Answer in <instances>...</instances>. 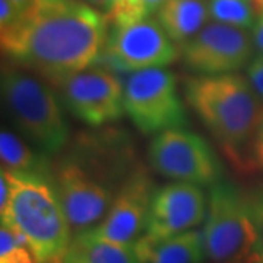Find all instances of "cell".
<instances>
[{
    "label": "cell",
    "instance_id": "1",
    "mask_svg": "<svg viewBox=\"0 0 263 263\" xmlns=\"http://www.w3.org/2000/svg\"><path fill=\"white\" fill-rule=\"evenodd\" d=\"M107 37L105 13L84 0H35L2 50L57 86L94 65Z\"/></svg>",
    "mask_w": 263,
    "mask_h": 263
},
{
    "label": "cell",
    "instance_id": "2",
    "mask_svg": "<svg viewBox=\"0 0 263 263\" xmlns=\"http://www.w3.org/2000/svg\"><path fill=\"white\" fill-rule=\"evenodd\" d=\"M184 95L233 164L252 167V143L263 105L247 76L237 72L190 76L184 81Z\"/></svg>",
    "mask_w": 263,
    "mask_h": 263
},
{
    "label": "cell",
    "instance_id": "3",
    "mask_svg": "<svg viewBox=\"0 0 263 263\" xmlns=\"http://www.w3.org/2000/svg\"><path fill=\"white\" fill-rule=\"evenodd\" d=\"M5 171L12 195L8 206L0 212L2 224L15 230L25 240L35 263H63L72 241V228L54 180Z\"/></svg>",
    "mask_w": 263,
    "mask_h": 263
},
{
    "label": "cell",
    "instance_id": "4",
    "mask_svg": "<svg viewBox=\"0 0 263 263\" xmlns=\"http://www.w3.org/2000/svg\"><path fill=\"white\" fill-rule=\"evenodd\" d=\"M2 98L10 122L35 149L53 155L69 141L62 103L50 86L18 67L2 72Z\"/></svg>",
    "mask_w": 263,
    "mask_h": 263
},
{
    "label": "cell",
    "instance_id": "5",
    "mask_svg": "<svg viewBox=\"0 0 263 263\" xmlns=\"http://www.w3.org/2000/svg\"><path fill=\"white\" fill-rule=\"evenodd\" d=\"M203 241L211 263H250L254 246L250 196L228 181L219 180L212 184Z\"/></svg>",
    "mask_w": 263,
    "mask_h": 263
},
{
    "label": "cell",
    "instance_id": "6",
    "mask_svg": "<svg viewBox=\"0 0 263 263\" xmlns=\"http://www.w3.org/2000/svg\"><path fill=\"white\" fill-rule=\"evenodd\" d=\"M123 103L124 113L143 135H158L187 124L177 78L164 67L129 73L123 82Z\"/></svg>",
    "mask_w": 263,
    "mask_h": 263
},
{
    "label": "cell",
    "instance_id": "7",
    "mask_svg": "<svg viewBox=\"0 0 263 263\" xmlns=\"http://www.w3.org/2000/svg\"><path fill=\"white\" fill-rule=\"evenodd\" d=\"M180 56V47L168 37L158 18L138 19L113 25L95 63L132 73L149 67H165Z\"/></svg>",
    "mask_w": 263,
    "mask_h": 263
},
{
    "label": "cell",
    "instance_id": "8",
    "mask_svg": "<svg viewBox=\"0 0 263 263\" xmlns=\"http://www.w3.org/2000/svg\"><path fill=\"white\" fill-rule=\"evenodd\" d=\"M148 158L162 177L197 186H212L221 180L222 168L215 151L199 135L184 127L168 129L151 141Z\"/></svg>",
    "mask_w": 263,
    "mask_h": 263
},
{
    "label": "cell",
    "instance_id": "9",
    "mask_svg": "<svg viewBox=\"0 0 263 263\" xmlns=\"http://www.w3.org/2000/svg\"><path fill=\"white\" fill-rule=\"evenodd\" d=\"M254 50L247 29L211 22L180 46V56L186 67L199 75H222L247 67Z\"/></svg>",
    "mask_w": 263,
    "mask_h": 263
},
{
    "label": "cell",
    "instance_id": "10",
    "mask_svg": "<svg viewBox=\"0 0 263 263\" xmlns=\"http://www.w3.org/2000/svg\"><path fill=\"white\" fill-rule=\"evenodd\" d=\"M57 86L66 108L88 126L113 123L124 113L123 82L104 66H89Z\"/></svg>",
    "mask_w": 263,
    "mask_h": 263
},
{
    "label": "cell",
    "instance_id": "11",
    "mask_svg": "<svg viewBox=\"0 0 263 263\" xmlns=\"http://www.w3.org/2000/svg\"><path fill=\"white\" fill-rule=\"evenodd\" d=\"M54 187L75 234L94 228L113 203V190L76 161L59 167Z\"/></svg>",
    "mask_w": 263,
    "mask_h": 263
},
{
    "label": "cell",
    "instance_id": "12",
    "mask_svg": "<svg viewBox=\"0 0 263 263\" xmlns=\"http://www.w3.org/2000/svg\"><path fill=\"white\" fill-rule=\"evenodd\" d=\"M154 192L152 180L143 170L130 173L114 196L108 212L86 233L111 243L135 245L146 231Z\"/></svg>",
    "mask_w": 263,
    "mask_h": 263
},
{
    "label": "cell",
    "instance_id": "13",
    "mask_svg": "<svg viewBox=\"0 0 263 263\" xmlns=\"http://www.w3.org/2000/svg\"><path fill=\"white\" fill-rule=\"evenodd\" d=\"M208 200L197 184L174 181L155 189L145 235L162 240L195 230L206 218Z\"/></svg>",
    "mask_w": 263,
    "mask_h": 263
},
{
    "label": "cell",
    "instance_id": "14",
    "mask_svg": "<svg viewBox=\"0 0 263 263\" xmlns=\"http://www.w3.org/2000/svg\"><path fill=\"white\" fill-rule=\"evenodd\" d=\"M133 246L142 263H202L206 259L203 231L196 228L162 240L143 234Z\"/></svg>",
    "mask_w": 263,
    "mask_h": 263
},
{
    "label": "cell",
    "instance_id": "15",
    "mask_svg": "<svg viewBox=\"0 0 263 263\" xmlns=\"http://www.w3.org/2000/svg\"><path fill=\"white\" fill-rule=\"evenodd\" d=\"M157 15L168 37L180 47L206 25L209 6L206 0H167Z\"/></svg>",
    "mask_w": 263,
    "mask_h": 263
},
{
    "label": "cell",
    "instance_id": "16",
    "mask_svg": "<svg viewBox=\"0 0 263 263\" xmlns=\"http://www.w3.org/2000/svg\"><path fill=\"white\" fill-rule=\"evenodd\" d=\"M63 263H142L133 245H119L89 233L72 237Z\"/></svg>",
    "mask_w": 263,
    "mask_h": 263
},
{
    "label": "cell",
    "instance_id": "17",
    "mask_svg": "<svg viewBox=\"0 0 263 263\" xmlns=\"http://www.w3.org/2000/svg\"><path fill=\"white\" fill-rule=\"evenodd\" d=\"M0 158L2 168L8 171L54 180L46 154L31 148L21 136H16L9 129H2L0 133Z\"/></svg>",
    "mask_w": 263,
    "mask_h": 263
},
{
    "label": "cell",
    "instance_id": "18",
    "mask_svg": "<svg viewBox=\"0 0 263 263\" xmlns=\"http://www.w3.org/2000/svg\"><path fill=\"white\" fill-rule=\"evenodd\" d=\"M250 0H208L209 18L214 22L243 29H252L256 13Z\"/></svg>",
    "mask_w": 263,
    "mask_h": 263
},
{
    "label": "cell",
    "instance_id": "19",
    "mask_svg": "<svg viewBox=\"0 0 263 263\" xmlns=\"http://www.w3.org/2000/svg\"><path fill=\"white\" fill-rule=\"evenodd\" d=\"M165 2L167 0H119L107 15V19L113 25H120L148 18L158 13Z\"/></svg>",
    "mask_w": 263,
    "mask_h": 263
},
{
    "label": "cell",
    "instance_id": "20",
    "mask_svg": "<svg viewBox=\"0 0 263 263\" xmlns=\"http://www.w3.org/2000/svg\"><path fill=\"white\" fill-rule=\"evenodd\" d=\"M0 263H35L25 240L5 224L0 228Z\"/></svg>",
    "mask_w": 263,
    "mask_h": 263
},
{
    "label": "cell",
    "instance_id": "21",
    "mask_svg": "<svg viewBox=\"0 0 263 263\" xmlns=\"http://www.w3.org/2000/svg\"><path fill=\"white\" fill-rule=\"evenodd\" d=\"M254 224V246L250 263H263V186L250 196Z\"/></svg>",
    "mask_w": 263,
    "mask_h": 263
},
{
    "label": "cell",
    "instance_id": "22",
    "mask_svg": "<svg viewBox=\"0 0 263 263\" xmlns=\"http://www.w3.org/2000/svg\"><path fill=\"white\" fill-rule=\"evenodd\" d=\"M247 79L253 86L263 105V56L253 57V60L247 66Z\"/></svg>",
    "mask_w": 263,
    "mask_h": 263
},
{
    "label": "cell",
    "instance_id": "23",
    "mask_svg": "<svg viewBox=\"0 0 263 263\" xmlns=\"http://www.w3.org/2000/svg\"><path fill=\"white\" fill-rule=\"evenodd\" d=\"M252 168L263 170V116L259 122V126L254 133L253 143H252Z\"/></svg>",
    "mask_w": 263,
    "mask_h": 263
},
{
    "label": "cell",
    "instance_id": "24",
    "mask_svg": "<svg viewBox=\"0 0 263 263\" xmlns=\"http://www.w3.org/2000/svg\"><path fill=\"white\" fill-rule=\"evenodd\" d=\"M252 38H253L254 48L260 56H263V10H259L257 13L256 22L252 28Z\"/></svg>",
    "mask_w": 263,
    "mask_h": 263
},
{
    "label": "cell",
    "instance_id": "25",
    "mask_svg": "<svg viewBox=\"0 0 263 263\" xmlns=\"http://www.w3.org/2000/svg\"><path fill=\"white\" fill-rule=\"evenodd\" d=\"M18 10H21L22 13H27L31 8H32V5L35 3V0H10Z\"/></svg>",
    "mask_w": 263,
    "mask_h": 263
},
{
    "label": "cell",
    "instance_id": "26",
    "mask_svg": "<svg viewBox=\"0 0 263 263\" xmlns=\"http://www.w3.org/2000/svg\"><path fill=\"white\" fill-rule=\"evenodd\" d=\"M119 0H104V6H103V12L105 13V16L110 13V10L113 9L114 6H116V3H117Z\"/></svg>",
    "mask_w": 263,
    "mask_h": 263
},
{
    "label": "cell",
    "instance_id": "27",
    "mask_svg": "<svg viewBox=\"0 0 263 263\" xmlns=\"http://www.w3.org/2000/svg\"><path fill=\"white\" fill-rule=\"evenodd\" d=\"M84 2H86L91 6H94L97 9H103L104 6V0H84Z\"/></svg>",
    "mask_w": 263,
    "mask_h": 263
},
{
    "label": "cell",
    "instance_id": "28",
    "mask_svg": "<svg viewBox=\"0 0 263 263\" xmlns=\"http://www.w3.org/2000/svg\"><path fill=\"white\" fill-rule=\"evenodd\" d=\"M254 6L257 10H263V0H253Z\"/></svg>",
    "mask_w": 263,
    "mask_h": 263
}]
</instances>
